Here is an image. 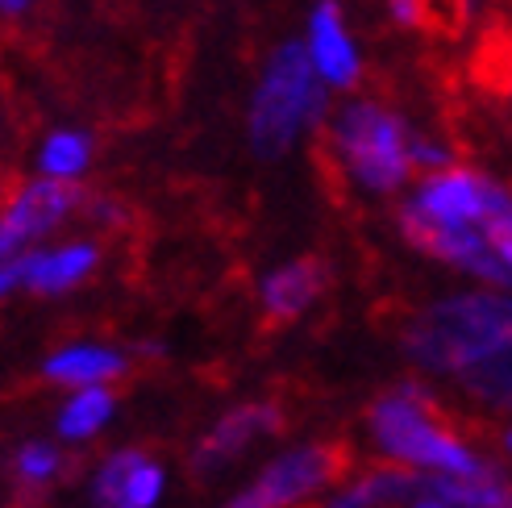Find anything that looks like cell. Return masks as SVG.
<instances>
[{
    "label": "cell",
    "mask_w": 512,
    "mask_h": 508,
    "mask_svg": "<svg viewBox=\"0 0 512 508\" xmlns=\"http://www.w3.org/2000/svg\"><path fill=\"white\" fill-rule=\"evenodd\" d=\"M80 475V459H67L63 450L46 442H25L13 454V508H38L46 504V492L59 479Z\"/></svg>",
    "instance_id": "cell-12"
},
{
    "label": "cell",
    "mask_w": 512,
    "mask_h": 508,
    "mask_svg": "<svg viewBox=\"0 0 512 508\" xmlns=\"http://www.w3.org/2000/svg\"><path fill=\"white\" fill-rule=\"evenodd\" d=\"M354 463H358V454L346 438H325V442H313L304 450L284 454V459H275L254 479V488H259V496L271 508H296L329 484H346L354 475Z\"/></svg>",
    "instance_id": "cell-5"
},
{
    "label": "cell",
    "mask_w": 512,
    "mask_h": 508,
    "mask_svg": "<svg viewBox=\"0 0 512 508\" xmlns=\"http://www.w3.org/2000/svg\"><path fill=\"white\" fill-rule=\"evenodd\" d=\"M504 442H508V450H512V434H504Z\"/></svg>",
    "instance_id": "cell-30"
},
{
    "label": "cell",
    "mask_w": 512,
    "mask_h": 508,
    "mask_svg": "<svg viewBox=\"0 0 512 508\" xmlns=\"http://www.w3.org/2000/svg\"><path fill=\"white\" fill-rule=\"evenodd\" d=\"M504 196L508 192L500 184H492L488 175H479L471 167H450V171L429 175L417 200H408V205L442 225H471V230H479Z\"/></svg>",
    "instance_id": "cell-9"
},
{
    "label": "cell",
    "mask_w": 512,
    "mask_h": 508,
    "mask_svg": "<svg viewBox=\"0 0 512 508\" xmlns=\"http://www.w3.org/2000/svg\"><path fill=\"white\" fill-rule=\"evenodd\" d=\"M421 30L438 38H458L471 21V0H417Z\"/></svg>",
    "instance_id": "cell-21"
},
{
    "label": "cell",
    "mask_w": 512,
    "mask_h": 508,
    "mask_svg": "<svg viewBox=\"0 0 512 508\" xmlns=\"http://www.w3.org/2000/svg\"><path fill=\"white\" fill-rule=\"evenodd\" d=\"M400 230H404V238L413 242L417 250L433 254V259L454 263V267H463V271L488 279V284H500V288L512 284V271L496 259V250L488 246L483 230H471V225H442V221L425 217L413 205L400 209Z\"/></svg>",
    "instance_id": "cell-7"
},
{
    "label": "cell",
    "mask_w": 512,
    "mask_h": 508,
    "mask_svg": "<svg viewBox=\"0 0 512 508\" xmlns=\"http://www.w3.org/2000/svg\"><path fill=\"white\" fill-rule=\"evenodd\" d=\"M125 371H130L125 359L105 346H67L42 367L50 384H67V388H100L109 379H121Z\"/></svg>",
    "instance_id": "cell-13"
},
{
    "label": "cell",
    "mask_w": 512,
    "mask_h": 508,
    "mask_svg": "<svg viewBox=\"0 0 512 508\" xmlns=\"http://www.w3.org/2000/svg\"><path fill=\"white\" fill-rule=\"evenodd\" d=\"M100 250L92 242H75V246H63V250H50V254H30V275H25V284L34 292H67L71 284H80V279L96 267Z\"/></svg>",
    "instance_id": "cell-16"
},
{
    "label": "cell",
    "mask_w": 512,
    "mask_h": 508,
    "mask_svg": "<svg viewBox=\"0 0 512 508\" xmlns=\"http://www.w3.org/2000/svg\"><path fill=\"white\" fill-rule=\"evenodd\" d=\"M309 59H313V71L334 88H350L358 80V55L346 38V25L334 0H321L309 21Z\"/></svg>",
    "instance_id": "cell-11"
},
{
    "label": "cell",
    "mask_w": 512,
    "mask_h": 508,
    "mask_svg": "<svg viewBox=\"0 0 512 508\" xmlns=\"http://www.w3.org/2000/svg\"><path fill=\"white\" fill-rule=\"evenodd\" d=\"M88 138L84 134H50L46 146H42V171L50 175V180H63L71 184L75 175H80L88 167Z\"/></svg>",
    "instance_id": "cell-19"
},
{
    "label": "cell",
    "mask_w": 512,
    "mask_h": 508,
    "mask_svg": "<svg viewBox=\"0 0 512 508\" xmlns=\"http://www.w3.org/2000/svg\"><path fill=\"white\" fill-rule=\"evenodd\" d=\"M80 200L88 196L63 180H38L17 188L5 213H0V267L25 259V246L38 242L46 230H55L71 209H80Z\"/></svg>",
    "instance_id": "cell-6"
},
{
    "label": "cell",
    "mask_w": 512,
    "mask_h": 508,
    "mask_svg": "<svg viewBox=\"0 0 512 508\" xmlns=\"http://www.w3.org/2000/svg\"><path fill=\"white\" fill-rule=\"evenodd\" d=\"M325 142L334 146V159L371 192H396L413 163H408V130L404 121L375 105V100H350L325 130Z\"/></svg>",
    "instance_id": "cell-3"
},
{
    "label": "cell",
    "mask_w": 512,
    "mask_h": 508,
    "mask_svg": "<svg viewBox=\"0 0 512 508\" xmlns=\"http://www.w3.org/2000/svg\"><path fill=\"white\" fill-rule=\"evenodd\" d=\"M321 109V88H317V71L313 59L304 55V46L288 42L279 46L267 71H263V84L254 92V105H250V138L263 155H279L288 150L296 130L313 113Z\"/></svg>",
    "instance_id": "cell-4"
},
{
    "label": "cell",
    "mask_w": 512,
    "mask_h": 508,
    "mask_svg": "<svg viewBox=\"0 0 512 508\" xmlns=\"http://www.w3.org/2000/svg\"><path fill=\"white\" fill-rule=\"evenodd\" d=\"M146 463V450H138V446H130V450H117L113 459L100 467V475H96V492H92V500H96V508H117L121 504V492H125V484L134 479V471Z\"/></svg>",
    "instance_id": "cell-20"
},
{
    "label": "cell",
    "mask_w": 512,
    "mask_h": 508,
    "mask_svg": "<svg viewBox=\"0 0 512 508\" xmlns=\"http://www.w3.org/2000/svg\"><path fill=\"white\" fill-rule=\"evenodd\" d=\"M9 188H13V180H9L5 171H0V205H5V200H13V192H9Z\"/></svg>",
    "instance_id": "cell-27"
},
{
    "label": "cell",
    "mask_w": 512,
    "mask_h": 508,
    "mask_svg": "<svg viewBox=\"0 0 512 508\" xmlns=\"http://www.w3.org/2000/svg\"><path fill=\"white\" fill-rule=\"evenodd\" d=\"M225 508H271L263 496H259V488H250V492H242V496H234V500H229Z\"/></svg>",
    "instance_id": "cell-26"
},
{
    "label": "cell",
    "mask_w": 512,
    "mask_h": 508,
    "mask_svg": "<svg viewBox=\"0 0 512 508\" xmlns=\"http://www.w3.org/2000/svg\"><path fill=\"white\" fill-rule=\"evenodd\" d=\"M113 392L109 388H84L80 396H71V404L63 409V417H59V434L63 438H92L100 425L109 421V413H113Z\"/></svg>",
    "instance_id": "cell-18"
},
{
    "label": "cell",
    "mask_w": 512,
    "mask_h": 508,
    "mask_svg": "<svg viewBox=\"0 0 512 508\" xmlns=\"http://www.w3.org/2000/svg\"><path fill=\"white\" fill-rule=\"evenodd\" d=\"M425 496L458 504V508H512V479L488 463L471 479H454V475L425 479Z\"/></svg>",
    "instance_id": "cell-15"
},
{
    "label": "cell",
    "mask_w": 512,
    "mask_h": 508,
    "mask_svg": "<svg viewBox=\"0 0 512 508\" xmlns=\"http://www.w3.org/2000/svg\"><path fill=\"white\" fill-rule=\"evenodd\" d=\"M467 75L479 92L500 96V100L512 96V25L508 21H492L488 30L479 34Z\"/></svg>",
    "instance_id": "cell-14"
},
{
    "label": "cell",
    "mask_w": 512,
    "mask_h": 508,
    "mask_svg": "<svg viewBox=\"0 0 512 508\" xmlns=\"http://www.w3.org/2000/svg\"><path fill=\"white\" fill-rule=\"evenodd\" d=\"M25 5H30V0H0V9H5V13H21Z\"/></svg>",
    "instance_id": "cell-28"
},
{
    "label": "cell",
    "mask_w": 512,
    "mask_h": 508,
    "mask_svg": "<svg viewBox=\"0 0 512 508\" xmlns=\"http://www.w3.org/2000/svg\"><path fill=\"white\" fill-rule=\"evenodd\" d=\"M325 288H329V267H325V259H317V254L279 267L275 275L263 279V325L267 329L292 325Z\"/></svg>",
    "instance_id": "cell-10"
},
{
    "label": "cell",
    "mask_w": 512,
    "mask_h": 508,
    "mask_svg": "<svg viewBox=\"0 0 512 508\" xmlns=\"http://www.w3.org/2000/svg\"><path fill=\"white\" fill-rule=\"evenodd\" d=\"M417 508H442V504H433V500H425V504H417Z\"/></svg>",
    "instance_id": "cell-29"
},
{
    "label": "cell",
    "mask_w": 512,
    "mask_h": 508,
    "mask_svg": "<svg viewBox=\"0 0 512 508\" xmlns=\"http://www.w3.org/2000/svg\"><path fill=\"white\" fill-rule=\"evenodd\" d=\"M392 17L400 25H413V30H421V13H417V0H392Z\"/></svg>",
    "instance_id": "cell-25"
},
{
    "label": "cell",
    "mask_w": 512,
    "mask_h": 508,
    "mask_svg": "<svg viewBox=\"0 0 512 508\" xmlns=\"http://www.w3.org/2000/svg\"><path fill=\"white\" fill-rule=\"evenodd\" d=\"M367 425L375 442L400 463L433 467L454 479H471L488 467L458 442V429H467V421H458V413H450L417 379H404L392 392H383L367 409Z\"/></svg>",
    "instance_id": "cell-2"
},
{
    "label": "cell",
    "mask_w": 512,
    "mask_h": 508,
    "mask_svg": "<svg viewBox=\"0 0 512 508\" xmlns=\"http://www.w3.org/2000/svg\"><path fill=\"white\" fill-rule=\"evenodd\" d=\"M483 238H488V246L496 250V259L512 271V196H504L500 205L488 213V221H483Z\"/></svg>",
    "instance_id": "cell-23"
},
{
    "label": "cell",
    "mask_w": 512,
    "mask_h": 508,
    "mask_svg": "<svg viewBox=\"0 0 512 508\" xmlns=\"http://www.w3.org/2000/svg\"><path fill=\"white\" fill-rule=\"evenodd\" d=\"M25 275H30V254L17 259V263H9V267H0V296L13 292L17 284H25Z\"/></svg>",
    "instance_id": "cell-24"
},
{
    "label": "cell",
    "mask_w": 512,
    "mask_h": 508,
    "mask_svg": "<svg viewBox=\"0 0 512 508\" xmlns=\"http://www.w3.org/2000/svg\"><path fill=\"white\" fill-rule=\"evenodd\" d=\"M463 388L475 400L492 404V409H508L512 413V350L492 354V359H483L479 367L463 371Z\"/></svg>",
    "instance_id": "cell-17"
},
{
    "label": "cell",
    "mask_w": 512,
    "mask_h": 508,
    "mask_svg": "<svg viewBox=\"0 0 512 508\" xmlns=\"http://www.w3.org/2000/svg\"><path fill=\"white\" fill-rule=\"evenodd\" d=\"M292 425L284 400H254V404H242V409L225 413L209 434L200 438V446L192 450V479H209L217 471H225L234 459H242L250 442L259 438H275L284 434V429Z\"/></svg>",
    "instance_id": "cell-8"
},
{
    "label": "cell",
    "mask_w": 512,
    "mask_h": 508,
    "mask_svg": "<svg viewBox=\"0 0 512 508\" xmlns=\"http://www.w3.org/2000/svg\"><path fill=\"white\" fill-rule=\"evenodd\" d=\"M159 492H163V467L146 459V463L134 471L130 484H125V492H121V504H117V508H155Z\"/></svg>",
    "instance_id": "cell-22"
},
{
    "label": "cell",
    "mask_w": 512,
    "mask_h": 508,
    "mask_svg": "<svg viewBox=\"0 0 512 508\" xmlns=\"http://www.w3.org/2000/svg\"><path fill=\"white\" fill-rule=\"evenodd\" d=\"M400 342L421 367L471 371L492 354L512 350V300L475 292L429 304L400 325Z\"/></svg>",
    "instance_id": "cell-1"
}]
</instances>
